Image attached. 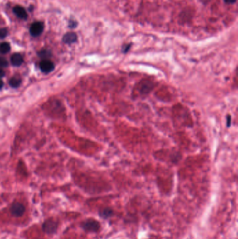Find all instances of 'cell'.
Wrapping results in <instances>:
<instances>
[{
    "instance_id": "6da1fadb",
    "label": "cell",
    "mask_w": 238,
    "mask_h": 239,
    "mask_svg": "<svg viewBox=\"0 0 238 239\" xmlns=\"http://www.w3.org/2000/svg\"><path fill=\"white\" fill-rule=\"evenodd\" d=\"M81 227L85 231L89 232H98L101 229V225L98 221L91 218L84 221Z\"/></svg>"
},
{
    "instance_id": "7a4b0ae2",
    "label": "cell",
    "mask_w": 238,
    "mask_h": 239,
    "mask_svg": "<svg viewBox=\"0 0 238 239\" xmlns=\"http://www.w3.org/2000/svg\"><path fill=\"white\" fill-rule=\"evenodd\" d=\"M57 223L52 219L47 220L43 225V232L47 234H53L57 232Z\"/></svg>"
},
{
    "instance_id": "3957f363",
    "label": "cell",
    "mask_w": 238,
    "mask_h": 239,
    "mask_svg": "<svg viewBox=\"0 0 238 239\" xmlns=\"http://www.w3.org/2000/svg\"><path fill=\"white\" fill-rule=\"evenodd\" d=\"M10 212L14 216L20 217L25 213V206L21 203L16 202L11 205L10 208Z\"/></svg>"
},
{
    "instance_id": "277c9868",
    "label": "cell",
    "mask_w": 238,
    "mask_h": 239,
    "mask_svg": "<svg viewBox=\"0 0 238 239\" xmlns=\"http://www.w3.org/2000/svg\"><path fill=\"white\" fill-rule=\"evenodd\" d=\"M44 25L41 22H35L31 25L30 34L33 37H39L43 31Z\"/></svg>"
},
{
    "instance_id": "5b68a950",
    "label": "cell",
    "mask_w": 238,
    "mask_h": 239,
    "mask_svg": "<svg viewBox=\"0 0 238 239\" xmlns=\"http://www.w3.org/2000/svg\"><path fill=\"white\" fill-rule=\"evenodd\" d=\"M55 68L52 62L48 60H43L40 62V69L44 73H50L53 71Z\"/></svg>"
},
{
    "instance_id": "8992f818",
    "label": "cell",
    "mask_w": 238,
    "mask_h": 239,
    "mask_svg": "<svg viewBox=\"0 0 238 239\" xmlns=\"http://www.w3.org/2000/svg\"><path fill=\"white\" fill-rule=\"evenodd\" d=\"M78 37L77 34H76L75 32H68L64 34V36L63 37V41L64 43H65L66 44H72L73 43L76 42L77 41Z\"/></svg>"
},
{
    "instance_id": "52a82bcc",
    "label": "cell",
    "mask_w": 238,
    "mask_h": 239,
    "mask_svg": "<svg viewBox=\"0 0 238 239\" xmlns=\"http://www.w3.org/2000/svg\"><path fill=\"white\" fill-rule=\"evenodd\" d=\"M13 12L16 15V16L20 17V18L25 20L27 18V11H25V9L23 7H20V6H16L13 8Z\"/></svg>"
},
{
    "instance_id": "ba28073f",
    "label": "cell",
    "mask_w": 238,
    "mask_h": 239,
    "mask_svg": "<svg viewBox=\"0 0 238 239\" xmlns=\"http://www.w3.org/2000/svg\"><path fill=\"white\" fill-rule=\"evenodd\" d=\"M11 64L15 67H19L23 62L22 56L19 53H15L11 57Z\"/></svg>"
},
{
    "instance_id": "9c48e42d",
    "label": "cell",
    "mask_w": 238,
    "mask_h": 239,
    "mask_svg": "<svg viewBox=\"0 0 238 239\" xmlns=\"http://www.w3.org/2000/svg\"><path fill=\"white\" fill-rule=\"evenodd\" d=\"M99 215L103 219H108L113 215V211L110 208H105L99 212Z\"/></svg>"
},
{
    "instance_id": "30bf717a",
    "label": "cell",
    "mask_w": 238,
    "mask_h": 239,
    "mask_svg": "<svg viewBox=\"0 0 238 239\" xmlns=\"http://www.w3.org/2000/svg\"><path fill=\"white\" fill-rule=\"evenodd\" d=\"M11 46L10 44L7 42H4L0 43V53L2 54H6L10 51Z\"/></svg>"
},
{
    "instance_id": "8fae6325",
    "label": "cell",
    "mask_w": 238,
    "mask_h": 239,
    "mask_svg": "<svg viewBox=\"0 0 238 239\" xmlns=\"http://www.w3.org/2000/svg\"><path fill=\"white\" fill-rule=\"evenodd\" d=\"M9 84L12 87H17L21 84V80L17 77H13L9 81Z\"/></svg>"
},
{
    "instance_id": "7c38bea8",
    "label": "cell",
    "mask_w": 238,
    "mask_h": 239,
    "mask_svg": "<svg viewBox=\"0 0 238 239\" xmlns=\"http://www.w3.org/2000/svg\"><path fill=\"white\" fill-rule=\"evenodd\" d=\"M51 51H48V50H43V51L39 52V56H41V57L43 58L48 57L51 56Z\"/></svg>"
},
{
    "instance_id": "4fadbf2b",
    "label": "cell",
    "mask_w": 238,
    "mask_h": 239,
    "mask_svg": "<svg viewBox=\"0 0 238 239\" xmlns=\"http://www.w3.org/2000/svg\"><path fill=\"white\" fill-rule=\"evenodd\" d=\"M8 62L7 60V59H5L4 57H0V67L4 68V67H8Z\"/></svg>"
},
{
    "instance_id": "5bb4252c",
    "label": "cell",
    "mask_w": 238,
    "mask_h": 239,
    "mask_svg": "<svg viewBox=\"0 0 238 239\" xmlns=\"http://www.w3.org/2000/svg\"><path fill=\"white\" fill-rule=\"evenodd\" d=\"M8 35V30L7 28L0 29V39H4Z\"/></svg>"
},
{
    "instance_id": "9a60e30c",
    "label": "cell",
    "mask_w": 238,
    "mask_h": 239,
    "mask_svg": "<svg viewBox=\"0 0 238 239\" xmlns=\"http://www.w3.org/2000/svg\"><path fill=\"white\" fill-rule=\"evenodd\" d=\"M131 47V43H129V44H126V45H124L122 48V52L124 53H126L129 51V50H130Z\"/></svg>"
},
{
    "instance_id": "2e32d148",
    "label": "cell",
    "mask_w": 238,
    "mask_h": 239,
    "mask_svg": "<svg viewBox=\"0 0 238 239\" xmlns=\"http://www.w3.org/2000/svg\"><path fill=\"white\" fill-rule=\"evenodd\" d=\"M78 25V22L75 20H70L69 23V26L70 28H75Z\"/></svg>"
},
{
    "instance_id": "e0dca14e",
    "label": "cell",
    "mask_w": 238,
    "mask_h": 239,
    "mask_svg": "<svg viewBox=\"0 0 238 239\" xmlns=\"http://www.w3.org/2000/svg\"><path fill=\"white\" fill-rule=\"evenodd\" d=\"M224 1L227 4H233L237 2V0H224Z\"/></svg>"
},
{
    "instance_id": "ac0fdd59",
    "label": "cell",
    "mask_w": 238,
    "mask_h": 239,
    "mask_svg": "<svg viewBox=\"0 0 238 239\" xmlns=\"http://www.w3.org/2000/svg\"><path fill=\"white\" fill-rule=\"evenodd\" d=\"M5 75V72L3 69H0V78L4 77Z\"/></svg>"
},
{
    "instance_id": "d6986e66",
    "label": "cell",
    "mask_w": 238,
    "mask_h": 239,
    "mask_svg": "<svg viewBox=\"0 0 238 239\" xmlns=\"http://www.w3.org/2000/svg\"><path fill=\"white\" fill-rule=\"evenodd\" d=\"M228 124H227V125H228V127H229V126H230V125H231V116H228Z\"/></svg>"
},
{
    "instance_id": "ffe728a7",
    "label": "cell",
    "mask_w": 238,
    "mask_h": 239,
    "mask_svg": "<svg viewBox=\"0 0 238 239\" xmlns=\"http://www.w3.org/2000/svg\"><path fill=\"white\" fill-rule=\"evenodd\" d=\"M3 85H4V82H3V81H2L1 79H0V89H2Z\"/></svg>"
}]
</instances>
